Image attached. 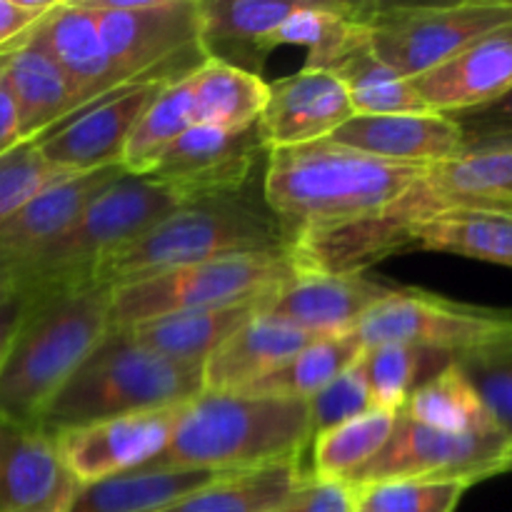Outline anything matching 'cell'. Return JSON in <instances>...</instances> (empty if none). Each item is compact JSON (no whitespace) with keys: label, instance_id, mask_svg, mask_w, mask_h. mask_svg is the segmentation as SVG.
Wrapping results in <instances>:
<instances>
[{"label":"cell","instance_id":"32","mask_svg":"<svg viewBox=\"0 0 512 512\" xmlns=\"http://www.w3.org/2000/svg\"><path fill=\"white\" fill-rule=\"evenodd\" d=\"M450 363V355L405 343L373 345L365 348L363 358L358 360L373 405L393 413H400L413 390L435 378Z\"/></svg>","mask_w":512,"mask_h":512},{"label":"cell","instance_id":"13","mask_svg":"<svg viewBox=\"0 0 512 512\" xmlns=\"http://www.w3.org/2000/svg\"><path fill=\"white\" fill-rule=\"evenodd\" d=\"M185 405L153 413L100 420L55 433V445L78 485L130 473L158 458Z\"/></svg>","mask_w":512,"mask_h":512},{"label":"cell","instance_id":"5","mask_svg":"<svg viewBox=\"0 0 512 512\" xmlns=\"http://www.w3.org/2000/svg\"><path fill=\"white\" fill-rule=\"evenodd\" d=\"M203 393V365L178 363L110 330L40 415L50 435L100 420L188 405Z\"/></svg>","mask_w":512,"mask_h":512},{"label":"cell","instance_id":"37","mask_svg":"<svg viewBox=\"0 0 512 512\" xmlns=\"http://www.w3.org/2000/svg\"><path fill=\"white\" fill-rule=\"evenodd\" d=\"M65 178H70V173L50 165L35 140L0 155V225L8 223L35 195Z\"/></svg>","mask_w":512,"mask_h":512},{"label":"cell","instance_id":"41","mask_svg":"<svg viewBox=\"0 0 512 512\" xmlns=\"http://www.w3.org/2000/svg\"><path fill=\"white\" fill-rule=\"evenodd\" d=\"M270 512H353V493L345 483L308 478Z\"/></svg>","mask_w":512,"mask_h":512},{"label":"cell","instance_id":"10","mask_svg":"<svg viewBox=\"0 0 512 512\" xmlns=\"http://www.w3.org/2000/svg\"><path fill=\"white\" fill-rule=\"evenodd\" d=\"M512 443L503 433L453 435L398 415L385 448L348 480V488L375 483H460L465 488L508 470Z\"/></svg>","mask_w":512,"mask_h":512},{"label":"cell","instance_id":"7","mask_svg":"<svg viewBox=\"0 0 512 512\" xmlns=\"http://www.w3.org/2000/svg\"><path fill=\"white\" fill-rule=\"evenodd\" d=\"M125 88L173 85L205 63L200 0H83Z\"/></svg>","mask_w":512,"mask_h":512},{"label":"cell","instance_id":"38","mask_svg":"<svg viewBox=\"0 0 512 512\" xmlns=\"http://www.w3.org/2000/svg\"><path fill=\"white\" fill-rule=\"evenodd\" d=\"M460 483H375L350 488L358 512H455L465 493Z\"/></svg>","mask_w":512,"mask_h":512},{"label":"cell","instance_id":"46","mask_svg":"<svg viewBox=\"0 0 512 512\" xmlns=\"http://www.w3.org/2000/svg\"><path fill=\"white\" fill-rule=\"evenodd\" d=\"M505 473H512V450H510V458H508V470Z\"/></svg>","mask_w":512,"mask_h":512},{"label":"cell","instance_id":"42","mask_svg":"<svg viewBox=\"0 0 512 512\" xmlns=\"http://www.w3.org/2000/svg\"><path fill=\"white\" fill-rule=\"evenodd\" d=\"M55 0H0V53L23 43Z\"/></svg>","mask_w":512,"mask_h":512},{"label":"cell","instance_id":"15","mask_svg":"<svg viewBox=\"0 0 512 512\" xmlns=\"http://www.w3.org/2000/svg\"><path fill=\"white\" fill-rule=\"evenodd\" d=\"M78 488L48 430L0 418V512H70Z\"/></svg>","mask_w":512,"mask_h":512},{"label":"cell","instance_id":"17","mask_svg":"<svg viewBox=\"0 0 512 512\" xmlns=\"http://www.w3.org/2000/svg\"><path fill=\"white\" fill-rule=\"evenodd\" d=\"M410 85L438 115L468 113L500 100L512 90V23L483 35Z\"/></svg>","mask_w":512,"mask_h":512},{"label":"cell","instance_id":"28","mask_svg":"<svg viewBox=\"0 0 512 512\" xmlns=\"http://www.w3.org/2000/svg\"><path fill=\"white\" fill-rule=\"evenodd\" d=\"M195 123L220 130H248L258 123L268 100V83L260 75L208 60L190 75Z\"/></svg>","mask_w":512,"mask_h":512},{"label":"cell","instance_id":"33","mask_svg":"<svg viewBox=\"0 0 512 512\" xmlns=\"http://www.w3.org/2000/svg\"><path fill=\"white\" fill-rule=\"evenodd\" d=\"M398 415L400 413H393V410L373 408L318 435L310 443L313 448L310 475L318 480L348 483L360 468H365L385 448L395 423H398Z\"/></svg>","mask_w":512,"mask_h":512},{"label":"cell","instance_id":"34","mask_svg":"<svg viewBox=\"0 0 512 512\" xmlns=\"http://www.w3.org/2000/svg\"><path fill=\"white\" fill-rule=\"evenodd\" d=\"M195 125L193 110V88L190 78L180 83L165 85L143 115L138 118L135 128L123 150V168L128 175H148L160 160V155Z\"/></svg>","mask_w":512,"mask_h":512},{"label":"cell","instance_id":"16","mask_svg":"<svg viewBox=\"0 0 512 512\" xmlns=\"http://www.w3.org/2000/svg\"><path fill=\"white\" fill-rule=\"evenodd\" d=\"M163 88L165 85H133L120 90L113 98L95 103L93 108L45 133L35 143L50 165L70 175L120 165L130 130Z\"/></svg>","mask_w":512,"mask_h":512},{"label":"cell","instance_id":"39","mask_svg":"<svg viewBox=\"0 0 512 512\" xmlns=\"http://www.w3.org/2000/svg\"><path fill=\"white\" fill-rule=\"evenodd\" d=\"M373 398H370L368 383L355 363L345 373H340L333 383L325 385L320 393H315L308 400V415H310V433L313 440L318 435L328 433V430L338 428V425L348 423V420L358 418V415L373 410Z\"/></svg>","mask_w":512,"mask_h":512},{"label":"cell","instance_id":"26","mask_svg":"<svg viewBox=\"0 0 512 512\" xmlns=\"http://www.w3.org/2000/svg\"><path fill=\"white\" fill-rule=\"evenodd\" d=\"M218 478L223 475L208 470L145 465L98 483L80 485L70 512H160Z\"/></svg>","mask_w":512,"mask_h":512},{"label":"cell","instance_id":"20","mask_svg":"<svg viewBox=\"0 0 512 512\" xmlns=\"http://www.w3.org/2000/svg\"><path fill=\"white\" fill-rule=\"evenodd\" d=\"M33 38L48 50L70 80L83 110L125 90L108 58L98 20L83 0H55L53 8L33 28Z\"/></svg>","mask_w":512,"mask_h":512},{"label":"cell","instance_id":"35","mask_svg":"<svg viewBox=\"0 0 512 512\" xmlns=\"http://www.w3.org/2000/svg\"><path fill=\"white\" fill-rule=\"evenodd\" d=\"M348 90L355 115H400L430 113L413 90L410 80L383 63L373 48L363 45L333 70Z\"/></svg>","mask_w":512,"mask_h":512},{"label":"cell","instance_id":"27","mask_svg":"<svg viewBox=\"0 0 512 512\" xmlns=\"http://www.w3.org/2000/svg\"><path fill=\"white\" fill-rule=\"evenodd\" d=\"M363 353L365 345L360 343L355 333L325 335V338L305 345L288 363L280 365L278 370H273L240 393L275 400H305L308 403L315 393L333 383L340 373L353 368L363 358Z\"/></svg>","mask_w":512,"mask_h":512},{"label":"cell","instance_id":"29","mask_svg":"<svg viewBox=\"0 0 512 512\" xmlns=\"http://www.w3.org/2000/svg\"><path fill=\"white\" fill-rule=\"evenodd\" d=\"M408 250L463 255L512 268V215L473 210L440 215L410 233Z\"/></svg>","mask_w":512,"mask_h":512},{"label":"cell","instance_id":"44","mask_svg":"<svg viewBox=\"0 0 512 512\" xmlns=\"http://www.w3.org/2000/svg\"><path fill=\"white\" fill-rule=\"evenodd\" d=\"M20 143H23V135H20L18 105H15L13 90H10L3 63H0V155L10 153Z\"/></svg>","mask_w":512,"mask_h":512},{"label":"cell","instance_id":"45","mask_svg":"<svg viewBox=\"0 0 512 512\" xmlns=\"http://www.w3.org/2000/svg\"><path fill=\"white\" fill-rule=\"evenodd\" d=\"M15 290H18V280H15L13 270L5 268V265L0 263V303H3L10 293H15Z\"/></svg>","mask_w":512,"mask_h":512},{"label":"cell","instance_id":"1","mask_svg":"<svg viewBox=\"0 0 512 512\" xmlns=\"http://www.w3.org/2000/svg\"><path fill=\"white\" fill-rule=\"evenodd\" d=\"M425 170L380 160L335 140H315L270 150L260 188L290 248L300 238L378 213Z\"/></svg>","mask_w":512,"mask_h":512},{"label":"cell","instance_id":"47","mask_svg":"<svg viewBox=\"0 0 512 512\" xmlns=\"http://www.w3.org/2000/svg\"><path fill=\"white\" fill-rule=\"evenodd\" d=\"M353 512H358V510H353Z\"/></svg>","mask_w":512,"mask_h":512},{"label":"cell","instance_id":"12","mask_svg":"<svg viewBox=\"0 0 512 512\" xmlns=\"http://www.w3.org/2000/svg\"><path fill=\"white\" fill-rule=\"evenodd\" d=\"M268 153L258 123L235 133L195 123L148 175L168 185L183 203L225 198L255 188V173L265 170Z\"/></svg>","mask_w":512,"mask_h":512},{"label":"cell","instance_id":"43","mask_svg":"<svg viewBox=\"0 0 512 512\" xmlns=\"http://www.w3.org/2000/svg\"><path fill=\"white\" fill-rule=\"evenodd\" d=\"M30 298H33L30 290L18 288L0 303V370H3L10 348H13L15 335H18L25 315H28Z\"/></svg>","mask_w":512,"mask_h":512},{"label":"cell","instance_id":"8","mask_svg":"<svg viewBox=\"0 0 512 512\" xmlns=\"http://www.w3.org/2000/svg\"><path fill=\"white\" fill-rule=\"evenodd\" d=\"M293 275L288 255H240L168 270L110 290V330L188 310L260 303Z\"/></svg>","mask_w":512,"mask_h":512},{"label":"cell","instance_id":"9","mask_svg":"<svg viewBox=\"0 0 512 512\" xmlns=\"http://www.w3.org/2000/svg\"><path fill=\"white\" fill-rule=\"evenodd\" d=\"M363 20L373 53L405 80H413L512 23V0L363 3Z\"/></svg>","mask_w":512,"mask_h":512},{"label":"cell","instance_id":"14","mask_svg":"<svg viewBox=\"0 0 512 512\" xmlns=\"http://www.w3.org/2000/svg\"><path fill=\"white\" fill-rule=\"evenodd\" d=\"M393 290L365 273L333 275L295 270L293 278L260 300L258 313L283 320L318 338L345 335L355 333L360 320Z\"/></svg>","mask_w":512,"mask_h":512},{"label":"cell","instance_id":"24","mask_svg":"<svg viewBox=\"0 0 512 512\" xmlns=\"http://www.w3.org/2000/svg\"><path fill=\"white\" fill-rule=\"evenodd\" d=\"M0 63L18 105L23 143L40 140L83 110L70 80L33 33L15 48L0 53Z\"/></svg>","mask_w":512,"mask_h":512},{"label":"cell","instance_id":"3","mask_svg":"<svg viewBox=\"0 0 512 512\" xmlns=\"http://www.w3.org/2000/svg\"><path fill=\"white\" fill-rule=\"evenodd\" d=\"M240 255H288V240L263 193L183 203L95 265L90 285L120 288L185 265Z\"/></svg>","mask_w":512,"mask_h":512},{"label":"cell","instance_id":"31","mask_svg":"<svg viewBox=\"0 0 512 512\" xmlns=\"http://www.w3.org/2000/svg\"><path fill=\"white\" fill-rule=\"evenodd\" d=\"M400 415L425 428L453 435H485L500 433L493 418L485 410L483 400L473 385L465 380L460 368L450 363L435 378L413 390Z\"/></svg>","mask_w":512,"mask_h":512},{"label":"cell","instance_id":"21","mask_svg":"<svg viewBox=\"0 0 512 512\" xmlns=\"http://www.w3.org/2000/svg\"><path fill=\"white\" fill-rule=\"evenodd\" d=\"M120 175H125L123 165L90 170L70 175L35 195L8 223L0 225V263L15 275V270L55 243Z\"/></svg>","mask_w":512,"mask_h":512},{"label":"cell","instance_id":"30","mask_svg":"<svg viewBox=\"0 0 512 512\" xmlns=\"http://www.w3.org/2000/svg\"><path fill=\"white\" fill-rule=\"evenodd\" d=\"M305 478L308 473L300 460L250 473L223 475L160 512H270Z\"/></svg>","mask_w":512,"mask_h":512},{"label":"cell","instance_id":"2","mask_svg":"<svg viewBox=\"0 0 512 512\" xmlns=\"http://www.w3.org/2000/svg\"><path fill=\"white\" fill-rule=\"evenodd\" d=\"M310 443L313 433L305 400L203 390L185 405L168 445L148 468L250 473L300 460Z\"/></svg>","mask_w":512,"mask_h":512},{"label":"cell","instance_id":"36","mask_svg":"<svg viewBox=\"0 0 512 512\" xmlns=\"http://www.w3.org/2000/svg\"><path fill=\"white\" fill-rule=\"evenodd\" d=\"M483 400L495 428L512 443V333L453 358Z\"/></svg>","mask_w":512,"mask_h":512},{"label":"cell","instance_id":"19","mask_svg":"<svg viewBox=\"0 0 512 512\" xmlns=\"http://www.w3.org/2000/svg\"><path fill=\"white\" fill-rule=\"evenodd\" d=\"M328 140L415 168H430L463 155V133L458 123L438 113L353 115Z\"/></svg>","mask_w":512,"mask_h":512},{"label":"cell","instance_id":"40","mask_svg":"<svg viewBox=\"0 0 512 512\" xmlns=\"http://www.w3.org/2000/svg\"><path fill=\"white\" fill-rule=\"evenodd\" d=\"M463 133V153L512 150V90L485 108L448 115Z\"/></svg>","mask_w":512,"mask_h":512},{"label":"cell","instance_id":"22","mask_svg":"<svg viewBox=\"0 0 512 512\" xmlns=\"http://www.w3.org/2000/svg\"><path fill=\"white\" fill-rule=\"evenodd\" d=\"M308 0H200V43L208 60L260 75L280 25Z\"/></svg>","mask_w":512,"mask_h":512},{"label":"cell","instance_id":"23","mask_svg":"<svg viewBox=\"0 0 512 512\" xmlns=\"http://www.w3.org/2000/svg\"><path fill=\"white\" fill-rule=\"evenodd\" d=\"M313 340H318V335L258 313L205 360L203 390L240 393L288 363Z\"/></svg>","mask_w":512,"mask_h":512},{"label":"cell","instance_id":"18","mask_svg":"<svg viewBox=\"0 0 512 512\" xmlns=\"http://www.w3.org/2000/svg\"><path fill=\"white\" fill-rule=\"evenodd\" d=\"M355 115L348 90L333 73L303 68L300 73L268 83V100L258 118L265 148L328 140Z\"/></svg>","mask_w":512,"mask_h":512},{"label":"cell","instance_id":"6","mask_svg":"<svg viewBox=\"0 0 512 512\" xmlns=\"http://www.w3.org/2000/svg\"><path fill=\"white\" fill-rule=\"evenodd\" d=\"M183 200L150 175H120L43 253L15 270L18 288L53 290L90 285L95 265L153 228Z\"/></svg>","mask_w":512,"mask_h":512},{"label":"cell","instance_id":"25","mask_svg":"<svg viewBox=\"0 0 512 512\" xmlns=\"http://www.w3.org/2000/svg\"><path fill=\"white\" fill-rule=\"evenodd\" d=\"M258 315V303L228 305V308L188 310L163 315L123 328L135 343L163 358L188 365H203L240 325Z\"/></svg>","mask_w":512,"mask_h":512},{"label":"cell","instance_id":"11","mask_svg":"<svg viewBox=\"0 0 512 512\" xmlns=\"http://www.w3.org/2000/svg\"><path fill=\"white\" fill-rule=\"evenodd\" d=\"M512 333V310L478 308L420 288H395L358 323L365 348L405 343L458 358Z\"/></svg>","mask_w":512,"mask_h":512},{"label":"cell","instance_id":"4","mask_svg":"<svg viewBox=\"0 0 512 512\" xmlns=\"http://www.w3.org/2000/svg\"><path fill=\"white\" fill-rule=\"evenodd\" d=\"M30 295L0 370V418L38 425L50 400L110 333V288L78 285Z\"/></svg>","mask_w":512,"mask_h":512}]
</instances>
